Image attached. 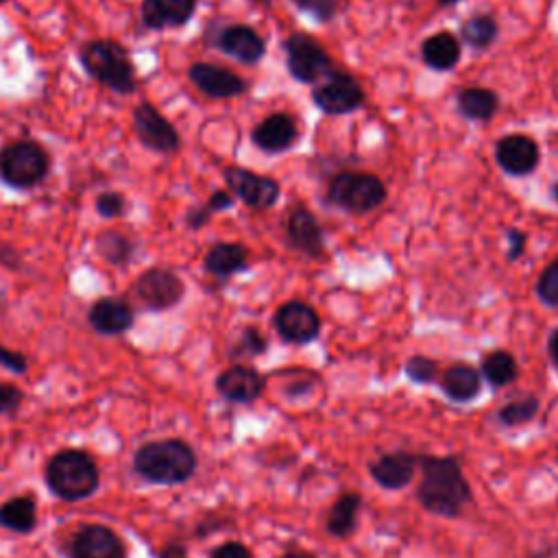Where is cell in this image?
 <instances>
[{
    "instance_id": "obj_46",
    "label": "cell",
    "mask_w": 558,
    "mask_h": 558,
    "mask_svg": "<svg viewBox=\"0 0 558 558\" xmlns=\"http://www.w3.org/2000/svg\"><path fill=\"white\" fill-rule=\"evenodd\" d=\"M279 558H314V556L312 554H303V551H288V554H283Z\"/></svg>"
},
{
    "instance_id": "obj_18",
    "label": "cell",
    "mask_w": 558,
    "mask_h": 558,
    "mask_svg": "<svg viewBox=\"0 0 558 558\" xmlns=\"http://www.w3.org/2000/svg\"><path fill=\"white\" fill-rule=\"evenodd\" d=\"M495 159L504 172L514 177H525L536 170L541 150L532 137L514 133V135L501 137L495 144Z\"/></svg>"
},
{
    "instance_id": "obj_9",
    "label": "cell",
    "mask_w": 558,
    "mask_h": 558,
    "mask_svg": "<svg viewBox=\"0 0 558 558\" xmlns=\"http://www.w3.org/2000/svg\"><path fill=\"white\" fill-rule=\"evenodd\" d=\"M131 124L140 144L157 155H174L181 148V135L174 124L148 100H140L133 107Z\"/></svg>"
},
{
    "instance_id": "obj_2",
    "label": "cell",
    "mask_w": 558,
    "mask_h": 558,
    "mask_svg": "<svg viewBox=\"0 0 558 558\" xmlns=\"http://www.w3.org/2000/svg\"><path fill=\"white\" fill-rule=\"evenodd\" d=\"M196 451L183 438H159L140 445L133 453V471L148 484L179 486L194 477Z\"/></svg>"
},
{
    "instance_id": "obj_24",
    "label": "cell",
    "mask_w": 558,
    "mask_h": 558,
    "mask_svg": "<svg viewBox=\"0 0 558 558\" xmlns=\"http://www.w3.org/2000/svg\"><path fill=\"white\" fill-rule=\"evenodd\" d=\"M246 266H248V251L240 242H216L207 248L203 257V268L218 279L233 277L246 270Z\"/></svg>"
},
{
    "instance_id": "obj_47",
    "label": "cell",
    "mask_w": 558,
    "mask_h": 558,
    "mask_svg": "<svg viewBox=\"0 0 558 558\" xmlns=\"http://www.w3.org/2000/svg\"><path fill=\"white\" fill-rule=\"evenodd\" d=\"M551 198H554V203H558V181L551 185Z\"/></svg>"
},
{
    "instance_id": "obj_43",
    "label": "cell",
    "mask_w": 558,
    "mask_h": 558,
    "mask_svg": "<svg viewBox=\"0 0 558 558\" xmlns=\"http://www.w3.org/2000/svg\"><path fill=\"white\" fill-rule=\"evenodd\" d=\"M153 558H190L187 556V545L181 541H170L157 551H153Z\"/></svg>"
},
{
    "instance_id": "obj_13",
    "label": "cell",
    "mask_w": 558,
    "mask_h": 558,
    "mask_svg": "<svg viewBox=\"0 0 558 558\" xmlns=\"http://www.w3.org/2000/svg\"><path fill=\"white\" fill-rule=\"evenodd\" d=\"M187 78L201 94H205L207 98H216V100L238 98L248 89L246 81L240 74L231 72L225 65L207 63V61L192 63L187 68Z\"/></svg>"
},
{
    "instance_id": "obj_31",
    "label": "cell",
    "mask_w": 558,
    "mask_h": 558,
    "mask_svg": "<svg viewBox=\"0 0 558 558\" xmlns=\"http://www.w3.org/2000/svg\"><path fill=\"white\" fill-rule=\"evenodd\" d=\"M499 35V26L495 22L493 15L488 13H477L471 15L469 20L462 22L460 26V39L462 44H466L473 50H484L488 48Z\"/></svg>"
},
{
    "instance_id": "obj_33",
    "label": "cell",
    "mask_w": 558,
    "mask_h": 558,
    "mask_svg": "<svg viewBox=\"0 0 558 558\" xmlns=\"http://www.w3.org/2000/svg\"><path fill=\"white\" fill-rule=\"evenodd\" d=\"M541 401L534 395H519L497 410V421L506 427H519L530 423L538 414Z\"/></svg>"
},
{
    "instance_id": "obj_42",
    "label": "cell",
    "mask_w": 558,
    "mask_h": 558,
    "mask_svg": "<svg viewBox=\"0 0 558 558\" xmlns=\"http://www.w3.org/2000/svg\"><path fill=\"white\" fill-rule=\"evenodd\" d=\"M0 266H4L7 270L11 272H17L24 268V262H22V255L7 242L0 240Z\"/></svg>"
},
{
    "instance_id": "obj_17",
    "label": "cell",
    "mask_w": 558,
    "mask_h": 558,
    "mask_svg": "<svg viewBox=\"0 0 558 558\" xmlns=\"http://www.w3.org/2000/svg\"><path fill=\"white\" fill-rule=\"evenodd\" d=\"M266 388L264 375L248 364H231L216 377L218 395L235 405H248L262 397Z\"/></svg>"
},
{
    "instance_id": "obj_32",
    "label": "cell",
    "mask_w": 558,
    "mask_h": 558,
    "mask_svg": "<svg viewBox=\"0 0 558 558\" xmlns=\"http://www.w3.org/2000/svg\"><path fill=\"white\" fill-rule=\"evenodd\" d=\"M233 203H235V201H233V194H231L229 190H216V192H211V196H209L205 203L190 207V209L185 211L183 222H185L187 229L196 231V229L205 227V225L211 220L214 214L225 211V209H231Z\"/></svg>"
},
{
    "instance_id": "obj_7",
    "label": "cell",
    "mask_w": 558,
    "mask_h": 558,
    "mask_svg": "<svg viewBox=\"0 0 558 558\" xmlns=\"http://www.w3.org/2000/svg\"><path fill=\"white\" fill-rule=\"evenodd\" d=\"M131 296L146 312H168L185 296V281L168 266H150L131 283Z\"/></svg>"
},
{
    "instance_id": "obj_22",
    "label": "cell",
    "mask_w": 558,
    "mask_h": 558,
    "mask_svg": "<svg viewBox=\"0 0 558 558\" xmlns=\"http://www.w3.org/2000/svg\"><path fill=\"white\" fill-rule=\"evenodd\" d=\"M418 460L421 456L412 451H388L368 462V473L381 488L399 490L414 477Z\"/></svg>"
},
{
    "instance_id": "obj_12",
    "label": "cell",
    "mask_w": 558,
    "mask_h": 558,
    "mask_svg": "<svg viewBox=\"0 0 558 558\" xmlns=\"http://www.w3.org/2000/svg\"><path fill=\"white\" fill-rule=\"evenodd\" d=\"M314 105L329 116H344L364 105V89L362 85L342 72H333L318 87L312 92Z\"/></svg>"
},
{
    "instance_id": "obj_45",
    "label": "cell",
    "mask_w": 558,
    "mask_h": 558,
    "mask_svg": "<svg viewBox=\"0 0 558 558\" xmlns=\"http://www.w3.org/2000/svg\"><path fill=\"white\" fill-rule=\"evenodd\" d=\"M547 353H549L551 364L558 368V329H554L549 340H547Z\"/></svg>"
},
{
    "instance_id": "obj_14",
    "label": "cell",
    "mask_w": 558,
    "mask_h": 558,
    "mask_svg": "<svg viewBox=\"0 0 558 558\" xmlns=\"http://www.w3.org/2000/svg\"><path fill=\"white\" fill-rule=\"evenodd\" d=\"M272 325L290 344H307L320 333V318L316 310L303 301H288L279 305L272 316Z\"/></svg>"
},
{
    "instance_id": "obj_41",
    "label": "cell",
    "mask_w": 558,
    "mask_h": 558,
    "mask_svg": "<svg viewBox=\"0 0 558 558\" xmlns=\"http://www.w3.org/2000/svg\"><path fill=\"white\" fill-rule=\"evenodd\" d=\"M209 558H253L251 549L240 541H227L209 551Z\"/></svg>"
},
{
    "instance_id": "obj_48",
    "label": "cell",
    "mask_w": 558,
    "mask_h": 558,
    "mask_svg": "<svg viewBox=\"0 0 558 558\" xmlns=\"http://www.w3.org/2000/svg\"><path fill=\"white\" fill-rule=\"evenodd\" d=\"M449 2H453V0H440V4H449Z\"/></svg>"
},
{
    "instance_id": "obj_39",
    "label": "cell",
    "mask_w": 558,
    "mask_h": 558,
    "mask_svg": "<svg viewBox=\"0 0 558 558\" xmlns=\"http://www.w3.org/2000/svg\"><path fill=\"white\" fill-rule=\"evenodd\" d=\"M24 401V390L15 384L0 381V416H13Z\"/></svg>"
},
{
    "instance_id": "obj_26",
    "label": "cell",
    "mask_w": 558,
    "mask_h": 558,
    "mask_svg": "<svg viewBox=\"0 0 558 558\" xmlns=\"http://www.w3.org/2000/svg\"><path fill=\"white\" fill-rule=\"evenodd\" d=\"M362 508L360 493H342L325 514V530L336 538H347L357 527V514Z\"/></svg>"
},
{
    "instance_id": "obj_29",
    "label": "cell",
    "mask_w": 558,
    "mask_h": 558,
    "mask_svg": "<svg viewBox=\"0 0 558 558\" xmlns=\"http://www.w3.org/2000/svg\"><path fill=\"white\" fill-rule=\"evenodd\" d=\"M499 109V96L486 87H464L458 92V111L477 122L490 120Z\"/></svg>"
},
{
    "instance_id": "obj_50",
    "label": "cell",
    "mask_w": 558,
    "mask_h": 558,
    "mask_svg": "<svg viewBox=\"0 0 558 558\" xmlns=\"http://www.w3.org/2000/svg\"><path fill=\"white\" fill-rule=\"evenodd\" d=\"M4 2H9V0H0V4H4Z\"/></svg>"
},
{
    "instance_id": "obj_4",
    "label": "cell",
    "mask_w": 558,
    "mask_h": 558,
    "mask_svg": "<svg viewBox=\"0 0 558 558\" xmlns=\"http://www.w3.org/2000/svg\"><path fill=\"white\" fill-rule=\"evenodd\" d=\"M76 59L81 68L109 92L118 96H129L137 89L135 63L126 46H122L118 39H87L76 48Z\"/></svg>"
},
{
    "instance_id": "obj_19",
    "label": "cell",
    "mask_w": 558,
    "mask_h": 558,
    "mask_svg": "<svg viewBox=\"0 0 558 558\" xmlns=\"http://www.w3.org/2000/svg\"><path fill=\"white\" fill-rule=\"evenodd\" d=\"M286 240L294 251L307 257H323L325 253V233L316 216L303 205L290 209L286 220Z\"/></svg>"
},
{
    "instance_id": "obj_8",
    "label": "cell",
    "mask_w": 558,
    "mask_h": 558,
    "mask_svg": "<svg viewBox=\"0 0 558 558\" xmlns=\"http://www.w3.org/2000/svg\"><path fill=\"white\" fill-rule=\"evenodd\" d=\"M286 65L299 83H320L336 72L327 50L307 33H292L283 41Z\"/></svg>"
},
{
    "instance_id": "obj_11",
    "label": "cell",
    "mask_w": 558,
    "mask_h": 558,
    "mask_svg": "<svg viewBox=\"0 0 558 558\" xmlns=\"http://www.w3.org/2000/svg\"><path fill=\"white\" fill-rule=\"evenodd\" d=\"M229 192L253 209H268L279 201L281 187L275 179L246 170L242 166H227L222 170Z\"/></svg>"
},
{
    "instance_id": "obj_25",
    "label": "cell",
    "mask_w": 558,
    "mask_h": 558,
    "mask_svg": "<svg viewBox=\"0 0 558 558\" xmlns=\"http://www.w3.org/2000/svg\"><path fill=\"white\" fill-rule=\"evenodd\" d=\"M0 527L31 534L37 527V501L33 495H13L0 504Z\"/></svg>"
},
{
    "instance_id": "obj_36",
    "label": "cell",
    "mask_w": 558,
    "mask_h": 558,
    "mask_svg": "<svg viewBox=\"0 0 558 558\" xmlns=\"http://www.w3.org/2000/svg\"><path fill=\"white\" fill-rule=\"evenodd\" d=\"M536 294L545 305L558 307V257L549 262L541 272L536 281Z\"/></svg>"
},
{
    "instance_id": "obj_38",
    "label": "cell",
    "mask_w": 558,
    "mask_h": 558,
    "mask_svg": "<svg viewBox=\"0 0 558 558\" xmlns=\"http://www.w3.org/2000/svg\"><path fill=\"white\" fill-rule=\"evenodd\" d=\"M294 7L307 15H312L318 22H329L338 15L340 4L338 0H292Z\"/></svg>"
},
{
    "instance_id": "obj_5",
    "label": "cell",
    "mask_w": 558,
    "mask_h": 558,
    "mask_svg": "<svg viewBox=\"0 0 558 558\" xmlns=\"http://www.w3.org/2000/svg\"><path fill=\"white\" fill-rule=\"evenodd\" d=\"M52 170V157L44 144L31 137H17L0 148V183L28 192L39 187Z\"/></svg>"
},
{
    "instance_id": "obj_27",
    "label": "cell",
    "mask_w": 558,
    "mask_h": 558,
    "mask_svg": "<svg viewBox=\"0 0 558 558\" xmlns=\"http://www.w3.org/2000/svg\"><path fill=\"white\" fill-rule=\"evenodd\" d=\"M460 52H462V46L458 41L456 35L447 33V31H440V33H434L429 35L423 46H421V59L427 68L432 70H438V72H445V70H451L458 59H460Z\"/></svg>"
},
{
    "instance_id": "obj_28",
    "label": "cell",
    "mask_w": 558,
    "mask_h": 558,
    "mask_svg": "<svg viewBox=\"0 0 558 558\" xmlns=\"http://www.w3.org/2000/svg\"><path fill=\"white\" fill-rule=\"evenodd\" d=\"M135 251H137V242L118 229L100 231L94 238V253L102 262H107L109 266H116V268L129 266L135 257Z\"/></svg>"
},
{
    "instance_id": "obj_15",
    "label": "cell",
    "mask_w": 558,
    "mask_h": 558,
    "mask_svg": "<svg viewBox=\"0 0 558 558\" xmlns=\"http://www.w3.org/2000/svg\"><path fill=\"white\" fill-rule=\"evenodd\" d=\"M211 46L246 65L257 63L266 54L264 37L248 24H225L216 28Z\"/></svg>"
},
{
    "instance_id": "obj_23",
    "label": "cell",
    "mask_w": 558,
    "mask_h": 558,
    "mask_svg": "<svg viewBox=\"0 0 558 558\" xmlns=\"http://www.w3.org/2000/svg\"><path fill=\"white\" fill-rule=\"evenodd\" d=\"M438 381H440V390L445 392V397L451 401H458V403L473 401L482 390L480 371L466 362H456V364L447 366L440 373Z\"/></svg>"
},
{
    "instance_id": "obj_10",
    "label": "cell",
    "mask_w": 558,
    "mask_h": 558,
    "mask_svg": "<svg viewBox=\"0 0 558 558\" xmlns=\"http://www.w3.org/2000/svg\"><path fill=\"white\" fill-rule=\"evenodd\" d=\"M126 543L105 523H83L68 541V558H126Z\"/></svg>"
},
{
    "instance_id": "obj_35",
    "label": "cell",
    "mask_w": 558,
    "mask_h": 558,
    "mask_svg": "<svg viewBox=\"0 0 558 558\" xmlns=\"http://www.w3.org/2000/svg\"><path fill=\"white\" fill-rule=\"evenodd\" d=\"M129 198L122 194V192H118V190H105V192H100L98 196H96V201H94V209H96V214L100 216V218H107V220H111V218H124L126 216V211H129Z\"/></svg>"
},
{
    "instance_id": "obj_6",
    "label": "cell",
    "mask_w": 558,
    "mask_h": 558,
    "mask_svg": "<svg viewBox=\"0 0 558 558\" xmlns=\"http://www.w3.org/2000/svg\"><path fill=\"white\" fill-rule=\"evenodd\" d=\"M327 201L349 214H368L386 201V185L371 172H338L327 185Z\"/></svg>"
},
{
    "instance_id": "obj_21",
    "label": "cell",
    "mask_w": 558,
    "mask_h": 558,
    "mask_svg": "<svg viewBox=\"0 0 558 558\" xmlns=\"http://www.w3.org/2000/svg\"><path fill=\"white\" fill-rule=\"evenodd\" d=\"M196 13V0H142L140 20L148 31H172L185 26Z\"/></svg>"
},
{
    "instance_id": "obj_16",
    "label": "cell",
    "mask_w": 558,
    "mask_h": 558,
    "mask_svg": "<svg viewBox=\"0 0 558 558\" xmlns=\"http://www.w3.org/2000/svg\"><path fill=\"white\" fill-rule=\"evenodd\" d=\"M87 323L100 336H122L135 325V307L124 296H98L87 310Z\"/></svg>"
},
{
    "instance_id": "obj_44",
    "label": "cell",
    "mask_w": 558,
    "mask_h": 558,
    "mask_svg": "<svg viewBox=\"0 0 558 558\" xmlns=\"http://www.w3.org/2000/svg\"><path fill=\"white\" fill-rule=\"evenodd\" d=\"M525 248V233L510 229L508 231V259H519Z\"/></svg>"
},
{
    "instance_id": "obj_1",
    "label": "cell",
    "mask_w": 558,
    "mask_h": 558,
    "mask_svg": "<svg viewBox=\"0 0 558 558\" xmlns=\"http://www.w3.org/2000/svg\"><path fill=\"white\" fill-rule=\"evenodd\" d=\"M421 482L416 499L429 514L456 519L471 501V484L466 482L456 456H421Z\"/></svg>"
},
{
    "instance_id": "obj_20",
    "label": "cell",
    "mask_w": 558,
    "mask_h": 558,
    "mask_svg": "<svg viewBox=\"0 0 558 558\" xmlns=\"http://www.w3.org/2000/svg\"><path fill=\"white\" fill-rule=\"evenodd\" d=\"M299 137V126L296 120L290 113L277 111L266 116L262 122H257L251 131V142L270 155H279L286 153L294 146Z\"/></svg>"
},
{
    "instance_id": "obj_40",
    "label": "cell",
    "mask_w": 558,
    "mask_h": 558,
    "mask_svg": "<svg viewBox=\"0 0 558 558\" xmlns=\"http://www.w3.org/2000/svg\"><path fill=\"white\" fill-rule=\"evenodd\" d=\"M0 366L13 375H24L28 371V357L17 349L0 344Z\"/></svg>"
},
{
    "instance_id": "obj_30",
    "label": "cell",
    "mask_w": 558,
    "mask_h": 558,
    "mask_svg": "<svg viewBox=\"0 0 558 558\" xmlns=\"http://www.w3.org/2000/svg\"><path fill=\"white\" fill-rule=\"evenodd\" d=\"M482 377L493 388H504L519 377V364L512 353H508L504 349H495V351L486 353L482 360Z\"/></svg>"
},
{
    "instance_id": "obj_3",
    "label": "cell",
    "mask_w": 558,
    "mask_h": 558,
    "mask_svg": "<svg viewBox=\"0 0 558 558\" xmlns=\"http://www.w3.org/2000/svg\"><path fill=\"white\" fill-rule=\"evenodd\" d=\"M44 482L50 495L76 504L100 488V466L87 449L65 447L52 453L44 466Z\"/></svg>"
},
{
    "instance_id": "obj_34",
    "label": "cell",
    "mask_w": 558,
    "mask_h": 558,
    "mask_svg": "<svg viewBox=\"0 0 558 558\" xmlns=\"http://www.w3.org/2000/svg\"><path fill=\"white\" fill-rule=\"evenodd\" d=\"M268 342L266 336L257 327H242L233 344L229 347V357L233 360H246V357H257L266 351Z\"/></svg>"
},
{
    "instance_id": "obj_49",
    "label": "cell",
    "mask_w": 558,
    "mask_h": 558,
    "mask_svg": "<svg viewBox=\"0 0 558 558\" xmlns=\"http://www.w3.org/2000/svg\"><path fill=\"white\" fill-rule=\"evenodd\" d=\"M556 462H558V449H556Z\"/></svg>"
},
{
    "instance_id": "obj_37",
    "label": "cell",
    "mask_w": 558,
    "mask_h": 558,
    "mask_svg": "<svg viewBox=\"0 0 558 558\" xmlns=\"http://www.w3.org/2000/svg\"><path fill=\"white\" fill-rule=\"evenodd\" d=\"M405 375L416 384H432L438 377V362L425 355H412L405 362Z\"/></svg>"
}]
</instances>
